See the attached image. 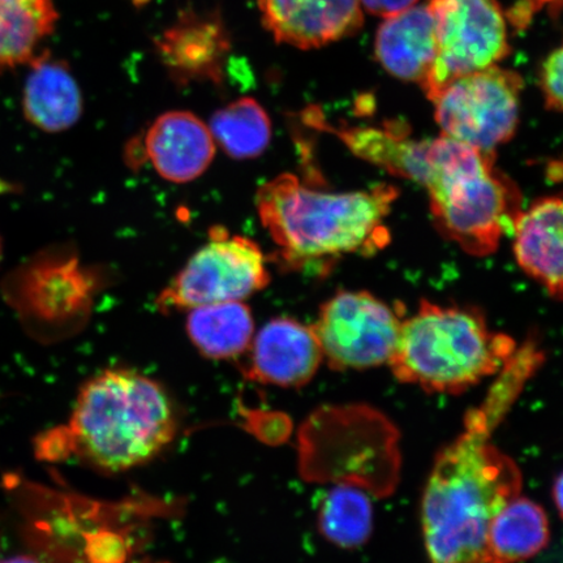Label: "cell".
I'll return each mask as SVG.
<instances>
[{"label": "cell", "instance_id": "obj_1", "mask_svg": "<svg viewBox=\"0 0 563 563\" xmlns=\"http://www.w3.org/2000/svg\"><path fill=\"white\" fill-rule=\"evenodd\" d=\"M533 336L497 373L487 396L464 418L463 432L435 457L421 497V530L431 563H488L492 520L522 492V471L492 435L543 365Z\"/></svg>", "mask_w": 563, "mask_h": 563}, {"label": "cell", "instance_id": "obj_2", "mask_svg": "<svg viewBox=\"0 0 563 563\" xmlns=\"http://www.w3.org/2000/svg\"><path fill=\"white\" fill-rule=\"evenodd\" d=\"M176 433L170 398L153 379L109 369L82 387L66 426L37 441L45 461L75 457L104 473H121L153 460Z\"/></svg>", "mask_w": 563, "mask_h": 563}, {"label": "cell", "instance_id": "obj_3", "mask_svg": "<svg viewBox=\"0 0 563 563\" xmlns=\"http://www.w3.org/2000/svg\"><path fill=\"white\" fill-rule=\"evenodd\" d=\"M397 188L329 192L282 174L260 187L256 208L277 245L278 260L291 271L328 272L343 256H372L390 242L385 221Z\"/></svg>", "mask_w": 563, "mask_h": 563}, {"label": "cell", "instance_id": "obj_4", "mask_svg": "<svg viewBox=\"0 0 563 563\" xmlns=\"http://www.w3.org/2000/svg\"><path fill=\"white\" fill-rule=\"evenodd\" d=\"M518 344L488 327L481 309L421 301L404 320L389 365L399 383L457 396L496 376Z\"/></svg>", "mask_w": 563, "mask_h": 563}, {"label": "cell", "instance_id": "obj_5", "mask_svg": "<svg viewBox=\"0 0 563 563\" xmlns=\"http://www.w3.org/2000/svg\"><path fill=\"white\" fill-rule=\"evenodd\" d=\"M496 153L441 135L428 140L427 174L421 186L431 199L435 228L473 256L496 252L522 211V195L497 170Z\"/></svg>", "mask_w": 563, "mask_h": 563}, {"label": "cell", "instance_id": "obj_6", "mask_svg": "<svg viewBox=\"0 0 563 563\" xmlns=\"http://www.w3.org/2000/svg\"><path fill=\"white\" fill-rule=\"evenodd\" d=\"M522 89V76L498 66L456 77L432 100L441 135L496 153L516 135Z\"/></svg>", "mask_w": 563, "mask_h": 563}, {"label": "cell", "instance_id": "obj_7", "mask_svg": "<svg viewBox=\"0 0 563 563\" xmlns=\"http://www.w3.org/2000/svg\"><path fill=\"white\" fill-rule=\"evenodd\" d=\"M427 4L435 31V59L421 84L429 100L456 77L497 66L510 54L497 0H428Z\"/></svg>", "mask_w": 563, "mask_h": 563}, {"label": "cell", "instance_id": "obj_8", "mask_svg": "<svg viewBox=\"0 0 563 563\" xmlns=\"http://www.w3.org/2000/svg\"><path fill=\"white\" fill-rule=\"evenodd\" d=\"M260 246L244 236L216 231L176 274L157 299L162 311L243 301L269 285Z\"/></svg>", "mask_w": 563, "mask_h": 563}, {"label": "cell", "instance_id": "obj_9", "mask_svg": "<svg viewBox=\"0 0 563 563\" xmlns=\"http://www.w3.org/2000/svg\"><path fill=\"white\" fill-rule=\"evenodd\" d=\"M404 312L367 291H340L323 302L312 325L323 361L334 371H362L389 364Z\"/></svg>", "mask_w": 563, "mask_h": 563}, {"label": "cell", "instance_id": "obj_10", "mask_svg": "<svg viewBox=\"0 0 563 563\" xmlns=\"http://www.w3.org/2000/svg\"><path fill=\"white\" fill-rule=\"evenodd\" d=\"M243 373L251 382L279 387L305 386L323 362L312 327L277 317L253 335Z\"/></svg>", "mask_w": 563, "mask_h": 563}, {"label": "cell", "instance_id": "obj_11", "mask_svg": "<svg viewBox=\"0 0 563 563\" xmlns=\"http://www.w3.org/2000/svg\"><path fill=\"white\" fill-rule=\"evenodd\" d=\"M263 23L280 44L322 47L363 24L361 0H258Z\"/></svg>", "mask_w": 563, "mask_h": 563}, {"label": "cell", "instance_id": "obj_12", "mask_svg": "<svg viewBox=\"0 0 563 563\" xmlns=\"http://www.w3.org/2000/svg\"><path fill=\"white\" fill-rule=\"evenodd\" d=\"M216 141L209 126L188 111L161 115L146 131L144 151L154 170L168 181H192L210 166Z\"/></svg>", "mask_w": 563, "mask_h": 563}, {"label": "cell", "instance_id": "obj_13", "mask_svg": "<svg viewBox=\"0 0 563 563\" xmlns=\"http://www.w3.org/2000/svg\"><path fill=\"white\" fill-rule=\"evenodd\" d=\"M230 46L220 18L192 11L183 13L157 42L162 62L180 80H216Z\"/></svg>", "mask_w": 563, "mask_h": 563}, {"label": "cell", "instance_id": "obj_14", "mask_svg": "<svg viewBox=\"0 0 563 563\" xmlns=\"http://www.w3.org/2000/svg\"><path fill=\"white\" fill-rule=\"evenodd\" d=\"M562 200L549 196L520 211L514 223V253L523 272L562 300Z\"/></svg>", "mask_w": 563, "mask_h": 563}, {"label": "cell", "instance_id": "obj_15", "mask_svg": "<svg viewBox=\"0 0 563 563\" xmlns=\"http://www.w3.org/2000/svg\"><path fill=\"white\" fill-rule=\"evenodd\" d=\"M376 58L399 80L426 81L435 59L434 20L428 4L385 18L376 35Z\"/></svg>", "mask_w": 563, "mask_h": 563}, {"label": "cell", "instance_id": "obj_16", "mask_svg": "<svg viewBox=\"0 0 563 563\" xmlns=\"http://www.w3.org/2000/svg\"><path fill=\"white\" fill-rule=\"evenodd\" d=\"M311 123L333 133L343 144L369 164L384 168L400 178L422 185L427 173L428 140H413L408 135L407 126L389 123L377 126H341L334 129L323 123L321 117L311 114Z\"/></svg>", "mask_w": 563, "mask_h": 563}, {"label": "cell", "instance_id": "obj_17", "mask_svg": "<svg viewBox=\"0 0 563 563\" xmlns=\"http://www.w3.org/2000/svg\"><path fill=\"white\" fill-rule=\"evenodd\" d=\"M82 104L81 90L66 63L48 55L31 60L23 97L27 121L45 132L66 131L79 121Z\"/></svg>", "mask_w": 563, "mask_h": 563}, {"label": "cell", "instance_id": "obj_18", "mask_svg": "<svg viewBox=\"0 0 563 563\" xmlns=\"http://www.w3.org/2000/svg\"><path fill=\"white\" fill-rule=\"evenodd\" d=\"M551 539L547 512L518 496L497 514L488 528V563H520L534 558Z\"/></svg>", "mask_w": 563, "mask_h": 563}, {"label": "cell", "instance_id": "obj_19", "mask_svg": "<svg viewBox=\"0 0 563 563\" xmlns=\"http://www.w3.org/2000/svg\"><path fill=\"white\" fill-rule=\"evenodd\" d=\"M187 332L201 355L227 361L250 349L255 321L243 301L217 302L189 309Z\"/></svg>", "mask_w": 563, "mask_h": 563}, {"label": "cell", "instance_id": "obj_20", "mask_svg": "<svg viewBox=\"0 0 563 563\" xmlns=\"http://www.w3.org/2000/svg\"><path fill=\"white\" fill-rule=\"evenodd\" d=\"M56 20L54 0H0V70L31 62Z\"/></svg>", "mask_w": 563, "mask_h": 563}, {"label": "cell", "instance_id": "obj_21", "mask_svg": "<svg viewBox=\"0 0 563 563\" xmlns=\"http://www.w3.org/2000/svg\"><path fill=\"white\" fill-rule=\"evenodd\" d=\"M209 130L228 156L251 159L262 156L272 140L269 115L253 98L244 97L211 117Z\"/></svg>", "mask_w": 563, "mask_h": 563}, {"label": "cell", "instance_id": "obj_22", "mask_svg": "<svg viewBox=\"0 0 563 563\" xmlns=\"http://www.w3.org/2000/svg\"><path fill=\"white\" fill-rule=\"evenodd\" d=\"M319 528L330 543L357 548L368 541L373 528V508L365 492L338 485L322 498Z\"/></svg>", "mask_w": 563, "mask_h": 563}, {"label": "cell", "instance_id": "obj_23", "mask_svg": "<svg viewBox=\"0 0 563 563\" xmlns=\"http://www.w3.org/2000/svg\"><path fill=\"white\" fill-rule=\"evenodd\" d=\"M563 52L559 46L547 56L540 69V87L545 108L551 111H562V75Z\"/></svg>", "mask_w": 563, "mask_h": 563}, {"label": "cell", "instance_id": "obj_24", "mask_svg": "<svg viewBox=\"0 0 563 563\" xmlns=\"http://www.w3.org/2000/svg\"><path fill=\"white\" fill-rule=\"evenodd\" d=\"M553 501L555 506H558V510L561 514L562 510V477H558V482H555L553 487Z\"/></svg>", "mask_w": 563, "mask_h": 563}, {"label": "cell", "instance_id": "obj_25", "mask_svg": "<svg viewBox=\"0 0 563 563\" xmlns=\"http://www.w3.org/2000/svg\"><path fill=\"white\" fill-rule=\"evenodd\" d=\"M2 563H41V562L38 560L31 558V555H18V558L7 560Z\"/></svg>", "mask_w": 563, "mask_h": 563}, {"label": "cell", "instance_id": "obj_26", "mask_svg": "<svg viewBox=\"0 0 563 563\" xmlns=\"http://www.w3.org/2000/svg\"><path fill=\"white\" fill-rule=\"evenodd\" d=\"M0 256H2V243H0Z\"/></svg>", "mask_w": 563, "mask_h": 563}]
</instances>
